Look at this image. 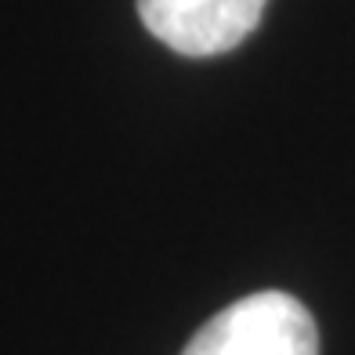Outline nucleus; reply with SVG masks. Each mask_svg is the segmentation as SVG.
I'll return each instance as SVG.
<instances>
[{
  "label": "nucleus",
  "instance_id": "2",
  "mask_svg": "<svg viewBox=\"0 0 355 355\" xmlns=\"http://www.w3.org/2000/svg\"><path fill=\"white\" fill-rule=\"evenodd\" d=\"M268 0H138L145 29L189 58L225 55L261 22Z\"/></svg>",
  "mask_w": 355,
  "mask_h": 355
},
{
  "label": "nucleus",
  "instance_id": "1",
  "mask_svg": "<svg viewBox=\"0 0 355 355\" xmlns=\"http://www.w3.org/2000/svg\"><path fill=\"white\" fill-rule=\"evenodd\" d=\"M182 355H319V330L297 297L261 290L203 322Z\"/></svg>",
  "mask_w": 355,
  "mask_h": 355
}]
</instances>
